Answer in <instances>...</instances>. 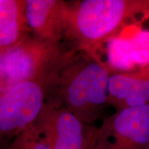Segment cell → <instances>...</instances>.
I'll return each mask as SVG.
<instances>
[{"instance_id":"cell-11","label":"cell","mask_w":149,"mask_h":149,"mask_svg":"<svg viewBox=\"0 0 149 149\" xmlns=\"http://www.w3.org/2000/svg\"><path fill=\"white\" fill-rule=\"evenodd\" d=\"M1 149H51L35 127L30 126L8 142L1 145Z\"/></svg>"},{"instance_id":"cell-7","label":"cell","mask_w":149,"mask_h":149,"mask_svg":"<svg viewBox=\"0 0 149 149\" xmlns=\"http://www.w3.org/2000/svg\"><path fill=\"white\" fill-rule=\"evenodd\" d=\"M34 125L51 149H94L97 128L64 108L46 103Z\"/></svg>"},{"instance_id":"cell-2","label":"cell","mask_w":149,"mask_h":149,"mask_svg":"<svg viewBox=\"0 0 149 149\" xmlns=\"http://www.w3.org/2000/svg\"><path fill=\"white\" fill-rule=\"evenodd\" d=\"M110 75L96 59L77 52L51 78L46 103L64 108L86 124L93 125L102 118L109 106Z\"/></svg>"},{"instance_id":"cell-5","label":"cell","mask_w":149,"mask_h":149,"mask_svg":"<svg viewBox=\"0 0 149 149\" xmlns=\"http://www.w3.org/2000/svg\"><path fill=\"white\" fill-rule=\"evenodd\" d=\"M94 56L110 74L149 66V17L106 41Z\"/></svg>"},{"instance_id":"cell-12","label":"cell","mask_w":149,"mask_h":149,"mask_svg":"<svg viewBox=\"0 0 149 149\" xmlns=\"http://www.w3.org/2000/svg\"><path fill=\"white\" fill-rule=\"evenodd\" d=\"M147 149H149V146H148V148H147Z\"/></svg>"},{"instance_id":"cell-4","label":"cell","mask_w":149,"mask_h":149,"mask_svg":"<svg viewBox=\"0 0 149 149\" xmlns=\"http://www.w3.org/2000/svg\"><path fill=\"white\" fill-rule=\"evenodd\" d=\"M48 82L29 79L0 94L1 144L34 124L46 104Z\"/></svg>"},{"instance_id":"cell-6","label":"cell","mask_w":149,"mask_h":149,"mask_svg":"<svg viewBox=\"0 0 149 149\" xmlns=\"http://www.w3.org/2000/svg\"><path fill=\"white\" fill-rule=\"evenodd\" d=\"M149 105L116 111L97 127L94 149H147Z\"/></svg>"},{"instance_id":"cell-1","label":"cell","mask_w":149,"mask_h":149,"mask_svg":"<svg viewBox=\"0 0 149 149\" xmlns=\"http://www.w3.org/2000/svg\"><path fill=\"white\" fill-rule=\"evenodd\" d=\"M149 17V0L66 1L65 42L94 57L106 41Z\"/></svg>"},{"instance_id":"cell-9","label":"cell","mask_w":149,"mask_h":149,"mask_svg":"<svg viewBox=\"0 0 149 149\" xmlns=\"http://www.w3.org/2000/svg\"><path fill=\"white\" fill-rule=\"evenodd\" d=\"M62 0H26V16L31 34L52 43L65 42L64 10Z\"/></svg>"},{"instance_id":"cell-10","label":"cell","mask_w":149,"mask_h":149,"mask_svg":"<svg viewBox=\"0 0 149 149\" xmlns=\"http://www.w3.org/2000/svg\"><path fill=\"white\" fill-rule=\"evenodd\" d=\"M31 34L26 0H0V55L10 51Z\"/></svg>"},{"instance_id":"cell-3","label":"cell","mask_w":149,"mask_h":149,"mask_svg":"<svg viewBox=\"0 0 149 149\" xmlns=\"http://www.w3.org/2000/svg\"><path fill=\"white\" fill-rule=\"evenodd\" d=\"M77 52L68 42L56 44L29 35L13 49L0 55V94L26 80L49 83Z\"/></svg>"},{"instance_id":"cell-8","label":"cell","mask_w":149,"mask_h":149,"mask_svg":"<svg viewBox=\"0 0 149 149\" xmlns=\"http://www.w3.org/2000/svg\"><path fill=\"white\" fill-rule=\"evenodd\" d=\"M107 100L115 111L149 105V66L133 71L111 73Z\"/></svg>"}]
</instances>
